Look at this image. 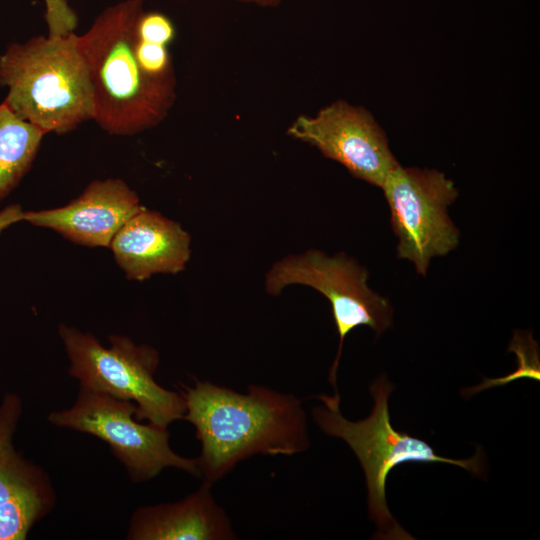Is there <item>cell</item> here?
<instances>
[{"label":"cell","instance_id":"obj_14","mask_svg":"<svg viewBox=\"0 0 540 540\" xmlns=\"http://www.w3.org/2000/svg\"><path fill=\"white\" fill-rule=\"evenodd\" d=\"M45 134L0 104V200L30 169Z\"/></svg>","mask_w":540,"mask_h":540},{"label":"cell","instance_id":"obj_1","mask_svg":"<svg viewBox=\"0 0 540 540\" xmlns=\"http://www.w3.org/2000/svg\"><path fill=\"white\" fill-rule=\"evenodd\" d=\"M180 386L183 419L201 443L197 460L205 481L213 484L254 454L291 456L309 447L306 414L293 394L259 385L242 394L199 380Z\"/></svg>","mask_w":540,"mask_h":540},{"label":"cell","instance_id":"obj_6","mask_svg":"<svg viewBox=\"0 0 540 540\" xmlns=\"http://www.w3.org/2000/svg\"><path fill=\"white\" fill-rule=\"evenodd\" d=\"M367 280L368 271L353 258L343 253L329 256L315 249L285 256L266 274L265 288L270 295H278L285 287L300 284L314 288L329 300L339 335L338 351L329 373L335 391L347 334L365 325L380 335L392 325L390 302L374 292Z\"/></svg>","mask_w":540,"mask_h":540},{"label":"cell","instance_id":"obj_9","mask_svg":"<svg viewBox=\"0 0 540 540\" xmlns=\"http://www.w3.org/2000/svg\"><path fill=\"white\" fill-rule=\"evenodd\" d=\"M289 133L341 163L353 176L380 188L399 164L370 113L345 102H335L312 117H299Z\"/></svg>","mask_w":540,"mask_h":540},{"label":"cell","instance_id":"obj_11","mask_svg":"<svg viewBox=\"0 0 540 540\" xmlns=\"http://www.w3.org/2000/svg\"><path fill=\"white\" fill-rule=\"evenodd\" d=\"M142 207L123 180H96L67 205L23 212L22 221L52 229L80 245L109 247L118 230Z\"/></svg>","mask_w":540,"mask_h":540},{"label":"cell","instance_id":"obj_16","mask_svg":"<svg viewBox=\"0 0 540 540\" xmlns=\"http://www.w3.org/2000/svg\"><path fill=\"white\" fill-rule=\"evenodd\" d=\"M45 20L49 36H65L73 33L78 19L67 0H44Z\"/></svg>","mask_w":540,"mask_h":540},{"label":"cell","instance_id":"obj_17","mask_svg":"<svg viewBox=\"0 0 540 540\" xmlns=\"http://www.w3.org/2000/svg\"><path fill=\"white\" fill-rule=\"evenodd\" d=\"M23 211L18 205H10L0 212V233L13 223L22 221Z\"/></svg>","mask_w":540,"mask_h":540},{"label":"cell","instance_id":"obj_4","mask_svg":"<svg viewBox=\"0 0 540 540\" xmlns=\"http://www.w3.org/2000/svg\"><path fill=\"white\" fill-rule=\"evenodd\" d=\"M394 386L385 376L370 385L374 400L373 410L366 419L352 422L340 411V396L321 394L323 406L312 410L315 423L327 435L343 439L360 461L366 477L368 510L377 526L376 539H414L390 513L386 502L388 474L403 462H445L459 466L475 475L483 471V455L480 450L468 459H448L437 455L434 449L421 439L396 431L390 422L388 399Z\"/></svg>","mask_w":540,"mask_h":540},{"label":"cell","instance_id":"obj_3","mask_svg":"<svg viewBox=\"0 0 540 540\" xmlns=\"http://www.w3.org/2000/svg\"><path fill=\"white\" fill-rule=\"evenodd\" d=\"M2 102L44 134H65L94 119L89 69L74 32L12 43L0 57Z\"/></svg>","mask_w":540,"mask_h":540},{"label":"cell","instance_id":"obj_2","mask_svg":"<svg viewBox=\"0 0 540 540\" xmlns=\"http://www.w3.org/2000/svg\"><path fill=\"white\" fill-rule=\"evenodd\" d=\"M143 0L106 8L78 36L93 86L96 123L112 135H133L160 121L173 99V86L147 77L134 55V28Z\"/></svg>","mask_w":540,"mask_h":540},{"label":"cell","instance_id":"obj_5","mask_svg":"<svg viewBox=\"0 0 540 540\" xmlns=\"http://www.w3.org/2000/svg\"><path fill=\"white\" fill-rule=\"evenodd\" d=\"M59 335L70 359L69 374L80 388L131 401L135 419L167 428L183 419L186 405L179 392L161 387L154 380L158 352L148 345H137L129 337L111 335L110 348L92 334L61 324Z\"/></svg>","mask_w":540,"mask_h":540},{"label":"cell","instance_id":"obj_15","mask_svg":"<svg viewBox=\"0 0 540 540\" xmlns=\"http://www.w3.org/2000/svg\"><path fill=\"white\" fill-rule=\"evenodd\" d=\"M508 351L514 352L517 357V367L512 373L499 378H485L480 384L464 389L463 395L469 397L485 389L504 386L522 378L540 380L539 347L531 332L515 330Z\"/></svg>","mask_w":540,"mask_h":540},{"label":"cell","instance_id":"obj_10","mask_svg":"<svg viewBox=\"0 0 540 540\" xmlns=\"http://www.w3.org/2000/svg\"><path fill=\"white\" fill-rule=\"evenodd\" d=\"M21 414V400L6 394L0 406V540H23L55 504L47 474L22 458L12 437Z\"/></svg>","mask_w":540,"mask_h":540},{"label":"cell","instance_id":"obj_13","mask_svg":"<svg viewBox=\"0 0 540 540\" xmlns=\"http://www.w3.org/2000/svg\"><path fill=\"white\" fill-rule=\"evenodd\" d=\"M211 485L204 481L196 492L175 503L138 508L131 516L127 539H235L231 521L215 502Z\"/></svg>","mask_w":540,"mask_h":540},{"label":"cell","instance_id":"obj_8","mask_svg":"<svg viewBox=\"0 0 540 540\" xmlns=\"http://www.w3.org/2000/svg\"><path fill=\"white\" fill-rule=\"evenodd\" d=\"M382 189L398 239V257L412 262L425 276L432 258L447 255L459 244V230L448 214L458 190L442 172L400 164Z\"/></svg>","mask_w":540,"mask_h":540},{"label":"cell","instance_id":"obj_18","mask_svg":"<svg viewBox=\"0 0 540 540\" xmlns=\"http://www.w3.org/2000/svg\"><path fill=\"white\" fill-rule=\"evenodd\" d=\"M245 1H253V2H256V3H260L262 5L264 4H272V3H275L279 0H245Z\"/></svg>","mask_w":540,"mask_h":540},{"label":"cell","instance_id":"obj_12","mask_svg":"<svg viewBox=\"0 0 540 540\" xmlns=\"http://www.w3.org/2000/svg\"><path fill=\"white\" fill-rule=\"evenodd\" d=\"M191 238L177 222L142 207L115 234L110 248L130 280L154 274H176L191 255Z\"/></svg>","mask_w":540,"mask_h":540},{"label":"cell","instance_id":"obj_7","mask_svg":"<svg viewBox=\"0 0 540 540\" xmlns=\"http://www.w3.org/2000/svg\"><path fill=\"white\" fill-rule=\"evenodd\" d=\"M135 413L131 401L80 388L74 405L49 414L48 421L106 442L133 482L150 480L166 467L201 476L197 458L182 457L171 449L167 428L141 424Z\"/></svg>","mask_w":540,"mask_h":540}]
</instances>
